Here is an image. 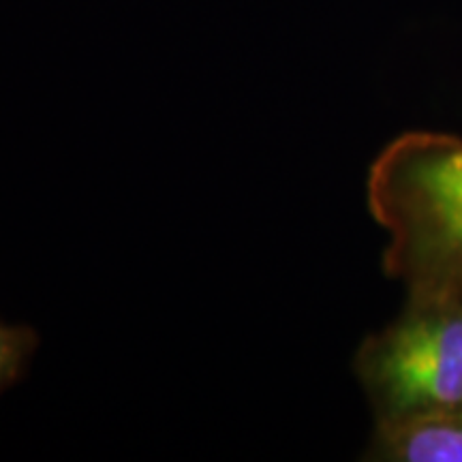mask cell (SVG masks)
<instances>
[{
	"mask_svg": "<svg viewBox=\"0 0 462 462\" xmlns=\"http://www.w3.org/2000/svg\"><path fill=\"white\" fill-rule=\"evenodd\" d=\"M368 206L390 234L385 270L418 304H462V140L398 137L371 167Z\"/></svg>",
	"mask_w": 462,
	"mask_h": 462,
	"instance_id": "cell-1",
	"label": "cell"
},
{
	"mask_svg": "<svg viewBox=\"0 0 462 462\" xmlns=\"http://www.w3.org/2000/svg\"><path fill=\"white\" fill-rule=\"evenodd\" d=\"M418 306L362 349V377L385 418L462 409V304Z\"/></svg>",
	"mask_w": 462,
	"mask_h": 462,
	"instance_id": "cell-2",
	"label": "cell"
},
{
	"mask_svg": "<svg viewBox=\"0 0 462 462\" xmlns=\"http://www.w3.org/2000/svg\"><path fill=\"white\" fill-rule=\"evenodd\" d=\"M377 449L388 460L462 462V409L383 418Z\"/></svg>",
	"mask_w": 462,
	"mask_h": 462,
	"instance_id": "cell-3",
	"label": "cell"
},
{
	"mask_svg": "<svg viewBox=\"0 0 462 462\" xmlns=\"http://www.w3.org/2000/svg\"><path fill=\"white\" fill-rule=\"evenodd\" d=\"M39 346V337L28 326L0 321V394L24 377Z\"/></svg>",
	"mask_w": 462,
	"mask_h": 462,
	"instance_id": "cell-4",
	"label": "cell"
}]
</instances>
